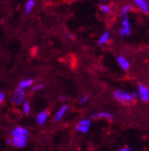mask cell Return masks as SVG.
Masks as SVG:
<instances>
[{
	"label": "cell",
	"instance_id": "11",
	"mask_svg": "<svg viewBox=\"0 0 149 151\" xmlns=\"http://www.w3.org/2000/svg\"><path fill=\"white\" fill-rule=\"evenodd\" d=\"M11 135H29V132L26 128L18 126V127L14 128L11 132Z\"/></svg>",
	"mask_w": 149,
	"mask_h": 151
},
{
	"label": "cell",
	"instance_id": "13",
	"mask_svg": "<svg viewBox=\"0 0 149 151\" xmlns=\"http://www.w3.org/2000/svg\"><path fill=\"white\" fill-rule=\"evenodd\" d=\"M33 79H25V80L20 81V83H19V87L23 88V89H26V88L31 87V86H33Z\"/></svg>",
	"mask_w": 149,
	"mask_h": 151
},
{
	"label": "cell",
	"instance_id": "3",
	"mask_svg": "<svg viewBox=\"0 0 149 151\" xmlns=\"http://www.w3.org/2000/svg\"><path fill=\"white\" fill-rule=\"evenodd\" d=\"M91 125L92 122L89 119H82V120H80L77 123L75 129H76L77 132H80V133H87L91 128Z\"/></svg>",
	"mask_w": 149,
	"mask_h": 151
},
{
	"label": "cell",
	"instance_id": "9",
	"mask_svg": "<svg viewBox=\"0 0 149 151\" xmlns=\"http://www.w3.org/2000/svg\"><path fill=\"white\" fill-rule=\"evenodd\" d=\"M48 119H49V112L47 110H43L35 116V122H37L39 125H44Z\"/></svg>",
	"mask_w": 149,
	"mask_h": 151
},
{
	"label": "cell",
	"instance_id": "5",
	"mask_svg": "<svg viewBox=\"0 0 149 151\" xmlns=\"http://www.w3.org/2000/svg\"><path fill=\"white\" fill-rule=\"evenodd\" d=\"M12 101H13V103L16 104V105L22 104L25 101V91H24L23 88H20V87L17 88L16 91L13 94Z\"/></svg>",
	"mask_w": 149,
	"mask_h": 151
},
{
	"label": "cell",
	"instance_id": "14",
	"mask_svg": "<svg viewBox=\"0 0 149 151\" xmlns=\"http://www.w3.org/2000/svg\"><path fill=\"white\" fill-rule=\"evenodd\" d=\"M35 0H27V2L25 3V6H24L26 14H29L33 11V9L35 7Z\"/></svg>",
	"mask_w": 149,
	"mask_h": 151
},
{
	"label": "cell",
	"instance_id": "21",
	"mask_svg": "<svg viewBox=\"0 0 149 151\" xmlns=\"http://www.w3.org/2000/svg\"><path fill=\"white\" fill-rule=\"evenodd\" d=\"M43 87H44V85H43V84H38V85H35V86H33V87L31 88V91H33V92L39 91V90H41Z\"/></svg>",
	"mask_w": 149,
	"mask_h": 151
},
{
	"label": "cell",
	"instance_id": "15",
	"mask_svg": "<svg viewBox=\"0 0 149 151\" xmlns=\"http://www.w3.org/2000/svg\"><path fill=\"white\" fill-rule=\"evenodd\" d=\"M133 11V6H131V4H125L124 6H122L121 9V12H120V14H121L122 17L124 16H128V14Z\"/></svg>",
	"mask_w": 149,
	"mask_h": 151
},
{
	"label": "cell",
	"instance_id": "20",
	"mask_svg": "<svg viewBox=\"0 0 149 151\" xmlns=\"http://www.w3.org/2000/svg\"><path fill=\"white\" fill-rule=\"evenodd\" d=\"M89 99H90V96H89V94H84V96L80 98V100H79V103H80V104H86L87 102L89 101Z\"/></svg>",
	"mask_w": 149,
	"mask_h": 151
},
{
	"label": "cell",
	"instance_id": "10",
	"mask_svg": "<svg viewBox=\"0 0 149 151\" xmlns=\"http://www.w3.org/2000/svg\"><path fill=\"white\" fill-rule=\"evenodd\" d=\"M117 62H118V65L120 66L123 70H128V69H129V67H131L129 61H128L125 57H123V56H118V57H117Z\"/></svg>",
	"mask_w": 149,
	"mask_h": 151
},
{
	"label": "cell",
	"instance_id": "2",
	"mask_svg": "<svg viewBox=\"0 0 149 151\" xmlns=\"http://www.w3.org/2000/svg\"><path fill=\"white\" fill-rule=\"evenodd\" d=\"M9 141L11 144L16 148H23L27 145L28 135H12V139Z\"/></svg>",
	"mask_w": 149,
	"mask_h": 151
},
{
	"label": "cell",
	"instance_id": "1",
	"mask_svg": "<svg viewBox=\"0 0 149 151\" xmlns=\"http://www.w3.org/2000/svg\"><path fill=\"white\" fill-rule=\"evenodd\" d=\"M137 93H131V92L125 91V90H115L114 91V98L118 102L122 104H129L131 102H133V100L137 98Z\"/></svg>",
	"mask_w": 149,
	"mask_h": 151
},
{
	"label": "cell",
	"instance_id": "22",
	"mask_svg": "<svg viewBox=\"0 0 149 151\" xmlns=\"http://www.w3.org/2000/svg\"><path fill=\"white\" fill-rule=\"evenodd\" d=\"M5 99V94L3 92H0V103H2Z\"/></svg>",
	"mask_w": 149,
	"mask_h": 151
},
{
	"label": "cell",
	"instance_id": "23",
	"mask_svg": "<svg viewBox=\"0 0 149 151\" xmlns=\"http://www.w3.org/2000/svg\"><path fill=\"white\" fill-rule=\"evenodd\" d=\"M118 151H133L131 148H127V147H124V148H121V149H119Z\"/></svg>",
	"mask_w": 149,
	"mask_h": 151
},
{
	"label": "cell",
	"instance_id": "8",
	"mask_svg": "<svg viewBox=\"0 0 149 151\" xmlns=\"http://www.w3.org/2000/svg\"><path fill=\"white\" fill-rule=\"evenodd\" d=\"M69 110V106L68 105H62L60 108H58V110L56 111L55 116H54V121L55 122H58V121H61L62 119L65 116V114L67 113V111Z\"/></svg>",
	"mask_w": 149,
	"mask_h": 151
},
{
	"label": "cell",
	"instance_id": "19",
	"mask_svg": "<svg viewBox=\"0 0 149 151\" xmlns=\"http://www.w3.org/2000/svg\"><path fill=\"white\" fill-rule=\"evenodd\" d=\"M23 111L25 114H29L31 113V104H29V102H23Z\"/></svg>",
	"mask_w": 149,
	"mask_h": 151
},
{
	"label": "cell",
	"instance_id": "16",
	"mask_svg": "<svg viewBox=\"0 0 149 151\" xmlns=\"http://www.w3.org/2000/svg\"><path fill=\"white\" fill-rule=\"evenodd\" d=\"M131 28H125V27H120L119 29V35L121 36V37H128V36H131Z\"/></svg>",
	"mask_w": 149,
	"mask_h": 151
},
{
	"label": "cell",
	"instance_id": "7",
	"mask_svg": "<svg viewBox=\"0 0 149 151\" xmlns=\"http://www.w3.org/2000/svg\"><path fill=\"white\" fill-rule=\"evenodd\" d=\"M92 118L96 120H113V114L109 111H98L92 114Z\"/></svg>",
	"mask_w": 149,
	"mask_h": 151
},
{
	"label": "cell",
	"instance_id": "4",
	"mask_svg": "<svg viewBox=\"0 0 149 151\" xmlns=\"http://www.w3.org/2000/svg\"><path fill=\"white\" fill-rule=\"evenodd\" d=\"M138 97L142 102H149V87L144 84L138 86Z\"/></svg>",
	"mask_w": 149,
	"mask_h": 151
},
{
	"label": "cell",
	"instance_id": "17",
	"mask_svg": "<svg viewBox=\"0 0 149 151\" xmlns=\"http://www.w3.org/2000/svg\"><path fill=\"white\" fill-rule=\"evenodd\" d=\"M121 27H125V28H131V21H129V18H128V16H124V17H122Z\"/></svg>",
	"mask_w": 149,
	"mask_h": 151
},
{
	"label": "cell",
	"instance_id": "12",
	"mask_svg": "<svg viewBox=\"0 0 149 151\" xmlns=\"http://www.w3.org/2000/svg\"><path fill=\"white\" fill-rule=\"evenodd\" d=\"M111 39V35L109 32H104V33L102 34V35L100 36V38L98 39V44L99 45H104L106 44L109 41H110Z\"/></svg>",
	"mask_w": 149,
	"mask_h": 151
},
{
	"label": "cell",
	"instance_id": "6",
	"mask_svg": "<svg viewBox=\"0 0 149 151\" xmlns=\"http://www.w3.org/2000/svg\"><path fill=\"white\" fill-rule=\"evenodd\" d=\"M131 2H133V4L140 9V11L145 13V14H147L149 12L148 0H131Z\"/></svg>",
	"mask_w": 149,
	"mask_h": 151
},
{
	"label": "cell",
	"instance_id": "24",
	"mask_svg": "<svg viewBox=\"0 0 149 151\" xmlns=\"http://www.w3.org/2000/svg\"><path fill=\"white\" fill-rule=\"evenodd\" d=\"M58 99L61 100V101H65V100H67V97H65V96H60Z\"/></svg>",
	"mask_w": 149,
	"mask_h": 151
},
{
	"label": "cell",
	"instance_id": "18",
	"mask_svg": "<svg viewBox=\"0 0 149 151\" xmlns=\"http://www.w3.org/2000/svg\"><path fill=\"white\" fill-rule=\"evenodd\" d=\"M100 11L103 14H110V13L112 12V9H111V6L107 4V3H102V4L100 5Z\"/></svg>",
	"mask_w": 149,
	"mask_h": 151
}]
</instances>
